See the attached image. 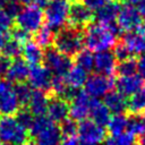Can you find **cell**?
<instances>
[{
    "label": "cell",
    "mask_w": 145,
    "mask_h": 145,
    "mask_svg": "<svg viewBox=\"0 0 145 145\" xmlns=\"http://www.w3.org/2000/svg\"><path fill=\"white\" fill-rule=\"evenodd\" d=\"M2 56L11 59V58H15L17 59L20 54H22V51H23V46L20 43L16 42L15 40H8L7 43L5 44V46L2 48Z\"/></svg>",
    "instance_id": "cell-32"
},
{
    "label": "cell",
    "mask_w": 145,
    "mask_h": 145,
    "mask_svg": "<svg viewBox=\"0 0 145 145\" xmlns=\"http://www.w3.org/2000/svg\"><path fill=\"white\" fill-rule=\"evenodd\" d=\"M6 145H8V144H6Z\"/></svg>",
    "instance_id": "cell-55"
},
{
    "label": "cell",
    "mask_w": 145,
    "mask_h": 145,
    "mask_svg": "<svg viewBox=\"0 0 145 145\" xmlns=\"http://www.w3.org/2000/svg\"><path fill=\"white\" fill-rule=\"evenodd\" d=\"M84 44L91 51H106L116 44V36L102 24H91L84 29Z\"/></svg>",
    "instance_id": "cell-2"
},
{
    "label": "cell",
    "mask_w": 145,
    "mask_h": 145,
    "mask_svg": "<svg viewBox=\"0 0 145 145\" xmlns=\"http://www.w3.org/2000/svg\"><path fill=\"white\" fill-rule=\"evenodd\" d=\"M14 25V19L10 18L5 11L0 10V32H9Z\"/></svg>",
    "instance_id": "cell-40"
},
{
    "label": "cell",
    "mask_w": 145,
    "mask_h": 145,
    "mask_svg": "<svg viewBox=\"0 0 145 145\" xmlns=\"http://www.w3.org/2000/svg\"><path fill=\"white\" fill-rule=\"evenodd\" d=\"M28 82L29 85L36 88V91H48L51 89L52 84V72L42 65H34L29 68L28 72Z\"/></svg>",
    "instance_id": "cell-14"
},
{
    "label": "cell",
    "mask_w": 145,
    "mask_h": 145,
    "mask_svg": "<svg viewBox=\"0 0 145 145\" xmlns=\"http://www.w3.org/2000/svg\"><path fill=\"white\" fill-rule=\"evenodd\" d=\"M11 60L5 56H0V79H2L3 76L7 75L9 66H10Z\"/></svg>",
    "instance_id": "cell-42"
},
{
    "label": "cell",
    "mask_w": 145,
    "mask_h": 145,
    "mask_svg": "<svg viewBox=\"0 0 145 145\" xmlns=\"http://www.w3.org/2000/svg\"><path fill=\"white\" fill-rule=\"evenodd\" d=\"M121 5L122 3L119 0H111L96 11L94 18L102 25H108L110 23H113L116 18H118V15L122 7Z\"/></svg>",
    "instance_id": "cell-19"
},
{
    "label": "cell",
    "mask_w": 145,
    "mask_h": 145,
    "mask_svg": "<svg viewBox=\"0 0 145 145\" xmlns=\"http://www.w3.org/2000/svg\"><path fill=\"white\" fill-rule=\"evenodd\" d=\"M113 85L114 83L111 77L95 74L87 78L84 86H85V93L89 97L97 99V97L104 96L108 92H110Z\"/></svg>",
    "instance_id": "cell-12"
},
{
    "label": "cell",
    "mask_w": 145,
    "mask_h": 145,
    "mask_svg": "<svg viewBox=\"0 0 145 145\" xmlns=\"http://www.w3.org/2000/svg\"><path fill=\"white\" fill-rule=\"evenodd\" d=\"M16 119H17V121H18L24 128L31 129V127H32V125H33V121H34V116L31 113L29 110L22 109V110H18Z\"/></svg>",
    "instance_id": "cell-36"
},
{
    "label": "cell",
    "mask_w": 145,
    "mask_h": 145,
    "mask_svg": "<svg viewBox=\"0 0 145 145\" xmlns=\"http://www.w3.org/2000/svg\"><path fill=\"white\" fill-rule=\"evenodd\" d=\"M9 1H10V0H0V10H1L2 8H5L6 5H7Z\"/></svg>",
    "instance_id": "cell-50"
},
{
    "label": "cell",
    "mask_w": 145,
    "mask_h": 145,
    "mask_svg": "<svg viewBox=\"0 0 145 145\" xmlns=\"http://www.w3.org/2000/svg\"><path fill=\"white\" fill-rule=\"evenodd\" d=\"M87 80V71L79 67H72L69 69V71L65 75V82L68 87L77 91L79 87L85 85Z\"/></svg>",
    "instance_id": "cell-24"
},
{
    "label": "cell",
    "mask_w": 145,
    "mask_h": 145,
    "mask_svg": "<svg viewBox=\"0 0 145 145\" xmlns=\"http://www.w3.org/2000/svg\"><path fill=\"white\" fill-rule=\"evenodd\" d=\"M137 9L138 11L140 12V15H145V0H140L138 3H137Z\"/></svg>",
    "instance_id": "cell-46"
},
{
    "label": "cell",
    "mask_w": 145,
    "mask_h": 145,
    "mask_svg": "<svg viewBox=\"0 0 145 145\" xmlns=\"http://www.w3.org/2000/svg\"><path fill=\"white\" fill-rule=\"evenodd\" d=\"M139 145H145V137H143V138L140 139V142H139Z\"/></svg>",
    "instance_id": "cell-52"
},
{
    "label": "cell",
    "mask_w": 145,
    "mask_h": 145,
    "mask_svg": "<svg viewBox=\"0 0 145 145\" xmlns=\"http://www.w3.org/2000/svg\"><path fill=\"white\" fill-rule=\"evenodd\" d=\"M9 40V33L8 32H0V50L5 46L7 41Z\"/></svg>",
    "instance_id": "cell-45"
},
{
    "label": "cell",
    "mask_w": 145,
    "mask_h": 145,
    "mask_svg": "<svg viewBox=\"0 0 145 145\" xmlns=\"http://www.w3.org/2000/svg\"><path fill=\"white\" fill-rule=\"evenodd\" d=\"M28 72H29V68L26 65L25 60L17 58L10 62L7 77L9 82H15L17 84L24 83V80L28 77Z\"/></svg>",
    "instance_id": "cell-21"
},
{
    "label": "cell",
    "mask_w": 145,
    "mask_h": 145,
    "mask_svg": "<svg viewBox=\"0 0 145 145\" xmlns=\"http://www.w3.org/2000/svg\"><path fill=\"white\" fill-rule=\"evenodd\" d=\"M143 19L138 9L131 5H123L118 15V25L121 31L134 32L140 29Z\"/></svg>",
    "instance_id": "cell-11"
},
{
    "label": "cell",
    "mask_w": 145,
    "mask_h": 145,
    "mask_svg": "<svg viewBox=\"0 0 145 145\" xmlns=\"http://www.w3.org/2000/svg\"><path fill=\"white\" fill-rule=\"evenodd\" d=\"M137 70L140 74L142 78H145V53L142 54L140 59L137 61Z\"/></svg>",
    "instance_id": "cell-43"
},
{
    "label": "cell",
    "mask_w": 145,
    "mask_h": 145,
    "mask_svg": "<svg viewBox=\"0 0 145 145\" xmlns=\"http://www.w3.org/2000/svg\"><path fill=\"white\" fill-rule=\"evenodd\" d=\"M53 31L48 27L46 25L44 26H41L36 32H35V35H34V42L40 46V48H49L52 42H53Z\"/></svg>",
    "instance_id": "cell-28"
},
{
    "label": "cell",
    "mask_w": 145,
    "mask_h": 145,
    "mask_svg": "<svg viewBox=\"0 0 145 145\" xmlns=\"http://www.w3.org/2000/svg\"><path fill=\"white\" fill-rule=\"evenodd\" d=\"M89 117L92 118V121L101 127H104L108 125L110 120V111L104 105L103 102H100L99 100L94 99L92 100L91 110H89Z\"/></svg>",
    "instance_id": "cell-23"
},
{
    "label": "cell",
    "mask_w": 145,
    "mask_h": 145,
    "mask_svg": "<svg viewBox=\"0 0 145 145\" xmlns=\"http://www.w3.org/2000/svg\"><path fill=\"white\" fill-rule=\"evenodd\" d=\"M103 145H137L136 137L130 133H123L118 136H110L104 142Z\"/></svg>",
    "instance_id": "cell-31"
},
{
    "label": "cell",
    "mask_w": 145,
    "mask_h": 145,
    "mask_svg": "<svg viewBox=\"0 0 145 145\" xmlns=\"http://www.w3.org/2000/svg\"><path fill=\"white\" fill-rule=\"evenodd\" d=\"M36 145H61L60 128L49 117H36L31 127Z\"/></svg>",
    "instance_id": "cell-3"
},
{
    "label": "cell",
    "mask_w": 145,
    "mask_h": 145,
    "mask_svg": "<svg viewBox=\"0 0 145 145\" xmlns=\"http://www.w3.org/2000/svg\"><path fill=\"white\" fill-rule=\"evenodd\" d=\"M15 19V25L28 33H35L44 22V12L39 6L29 5L23 8Z\"/></svg>",
    "instance_id": "cell-6"
},
{
    "label": "cell",
    "mask_w": 145,
    "mask_h": 145,
    "mask_svg": "<svg viewBox=\"0 0 145 145\" xmlns=\"http://www.w3.org/2000/svg\"><path fill=\"white\" fill-rule=\"evenodd\" d=\"M103 97V103L110 112H113L114 114H121L127 110V101L119 92L110 91Z\"/></svg>",
    "instance_id": "cell-20"
},
{
    "label": "cell",
    "mask_w": 145,
    "mask_h": 145,
    "mask_svg": "<svg viewBox=\"0 0 145 145\" xmlns=\"http://www.w3.org/2000/svg\"><path fill=\"white\" fill-rule=\"evenodd\" d=\"M127 122H128V118L126 116H123V113L114 114L113 117L110 118V120L108 122L109 131L111 133L112 136L121 135V134H123L125 129L127 128Z\"/></svg>",
    "instance_id": "cell-29"
},
{
    "label": "cell",
    "mask_w": 145,
    "mask_h": 145,
    "mask_svg": "<svg viewBox=\"0 0 145 145\" xmlns=\"http://www.w3.org/2000/svg\"><path fill=\"white\" fill-rule=\"evenodd\" d=\"M22 145H36V144L33 143V142H26V143H24V144H22Z\"/></svg>",
    "instance_id": "cell-51"
},
{
    "label": "cell",
    "mask_w": 145,
    "mask_h": 145,
    "mask_svg": "<svg viewBox=\"0 0 145 145\" xmlns=\"http://www.w3.org/2000/svg\"><path fill=\"white\" fill-rule=\"evenodd\" d=\"M77 128H78V126L76 125V122L72 119H70V120L67 119L62 122V125L60 127V131H61V135L65 136V138H68V137L76 136Z\"/></svg>",
    "instance_id": "cell-37"
},
{
    "label": "cell",
    "mask_w": 145,
    "mask_h": 145,
    "mask_svg": "<svg viewBox=\"0 0 145 145\" xmlns=\"http://www.w3.org/2000/svg\"><path fill=\"white\" fill-rule=\"evenodd\" d=\"M68 2H71V1H75V0H67Z\"/></svg>",
    "instance_id": "cell-54"
},
{
    "label": "cell",
    "mask_w": 145,
    "mask_h": 145,
    "mask_svg": "<svg viewBox=\"0 0 145 145\" xmlns=\"http://www.w3.org/2000/svg\"><path fill=\"white\" fill-rule=\"evenodd\" d=\"M19 105L20 104L15 92V86L9 80L0 79V114H15L18 112Z\"/></svg>",
    "instance_id": "cell-9"
},
{
    "label": "cell",
    "mask_w": 145,
    "mask_h": 145,
    "mask_svg": "<svg viewBox=\"0 0 145 145\" xmlns=\"http://www.w3.org/2000/svg\"><path fill=\"white\" fill-rule=\"evenodd\" d=\"M113 54L116 57V59L120 60V61H123V60H127L131 57V54L129 53L127 46L123 44L122 41H118L116 42V44L113 45Z\"/></svg>",
    "instance_id": "cell-38"
},
{
    "label": "cell",
    "mask_w": 145,
    "mask_h": 145,
    "mask_svg": "<svg viewBox=\"0 0 145 145\" xmlns=\"http://www.w3.org/2000/svg\"><path fill=\"white\" fill-rule=\"evenodd\" d=\"M15 92L19 101V104H27L33 93V91L31 89V86L25 83H18L15 86Z\"/></svg>",
    "instance_id": "cell-34"
},
{
    "label": "cell",
    "mask_w": 145,
    "mask_h": 145,
    "mask_svg": "<svg viewBox=\"0 0 145 145\" xmlns=\"http://www.w3.org/2000/svg\"><path fill=\"white\" fill-rule=\"evenodd\" d=\"M121 3H125V5H137L140 0H119Z\"/></svg>",
    "instance_id": "cell-48"
},
{
    "label": "cell",
    "mask_w": 145,
    "mask_h": 145,
    "mask_svg": "<svg viewBox=\"0 0 145 145\" xmlns=\"http://www.w3.org/2000/svg\"><path fill=\"white\" fill-rule=\"evenodd\" d=\"M128 133L133 134L135 137L138 136L140 138L145 137V116L138 113V114H131L128 118L127 122Z\"/></svg>",
    "instance_id": "cell-26"
},
{
    "label": "cell",
    "mask_w": 145,
    "mask_h": 145,
    "mask_svg": "<svg viewBox=\"0 0 145 145\" xmlns=\"http://www.w3.org/2000/svg\"><path fill=\"white\" fill-rule=\"evenodd\" d=\"M50 1L51 0H36V6H39L41 9H43V8H45L49 3H50Z\"/></svg>",
    "instance_id": "cell-47"
},
{
    "label": "cell",
    "mask_w": 145,
    "mask_h": 145,
    "mask_svg": "<svg viewBox=\"0 0 145 145\" xmlns=\"http://www.w3.org/2000/svg\"><path fill=\"white\" fill-rule=\"evenodd\" d=\"M22 54L25 59V62L34 65H40V62L43 60V51L42 48H40L35 42L28 41L23 45Z\"/></svg>",
    "instance_id": "cell-25"
},
{
    "label": "cell",
    "mask_w": 145,
    "mask_h": 145,
    "mask_svg": "<svg viewBox=\"0 0 145 145\" xmlns=\"http://www.w3.org/2000/svg\"><path fill=\"white\" fill-rule=\"evenodd\" d=\"M69 2L67 0H51L45 7L44 19L51 29H60L67 25Z\"/></svg>",
    "instance_id": "cell-5"
},
{
    "label": "cell",
    "mask_w": 145,
    "mask_h": 145,
    "mask_svg": "<svg viewBox=\"0 0 145 145\" xmlns=\"http://www.w3.org/2000/svg\"><path fill=\"white\" fill-rule=\"evenodd\" d=\"M5 10V12L10 17V18H16L17 16H18V14L22 11V9H23V7H22V5L17 1V0H10L7 5H6V7L3 8Z\"/></svg>",
    "instance_id": "cell-39"
},
{
    "label": "cell",
    "mask_w": 145,
    "mask_h": 145,
    "mask_svg": "<svg viewBox=\"0 0 145 145\" xmlns=\"http://www.w3.org/2000/svg\"><path fill=\"white\" fill-rule=\"evenodd\" d=\"M94 20V14L91 9H88L82 0H75L69 3L68 10V19L67 25L85 29L88 25L92 24Z\"/></svg>",
    "instance_id": "cell-8"
},
{
    "label": "cell",
    "mask_w": 145,
    "mask_h": 145,
    "mask_svg": "<svg viewBox=\"0 0 145 145\" xmlns=\"http://www.w3.org/2000/svg\"><path fill=\"white\" fill-rule=\"evenodd\" d=\"M9 36L12 40H15L16 42H18V43H20L23 45L31 40V33H28L27 31L20 28L19 26H17L15 24L12 25V27L9 31Z\"/></svg>",
    "instance_id": "cell-35"
},
{
    "label": "cell",
    "mask_w": 145,
    "mask_h": 145,
    "mask_svg": "<svg viewBox=\"0 0 145 145\" xmlns=\"http://www.w3.org/2000/svg\"><path fill=\"white\" fill-rule=\"evenodd\" d=\"M117 92L123 96H131L143 88V78L135 74L131 76H120L117 82Z\"/></svg>",
    "instance_id": "cell-18"
},
{
    "label": "cell",
    "mask_w": 145,
    "mask_h": 145,
    "mask_svg": "<svg viewBox=\"0 0 145 145\" xmlns=\"http://www.w3.org/2000/svg\"><path fill=\"white\" fill-rule=\"evenodd\" d=\"M48 117L53 122H63L69 116V103L67 100L58 96H52L48 101Z\"/></svg>",
    "instance_id": "cell-15"
},
{
    "label": "cell",
    "mask_w": 145,
    "mask_h": 145,
    "mask_svg": "<svg viewBox=\"0 0 145 145\" xmlns=\"http://www.w3.org/2000/svg\"><path fill=\"white\" fill-rule=\"evenodd\" d=\"M22 6L23 5H26V6H29V5H33L34 2H36V0H17Z\"/></svg>",
    "instance_id": "cell-49"
},
{
    "label": "cell",
    "mask_w": 145,
    "mask_h": 145,
    "mask_svg": "<svg viewBox=\"0 0 145 145\" xmlns=\"http://www.w3.org/2000/svg\"><path fill=\"white\" fill-rule=\"evenodd\" d=\"M142 25H143V31H144V33H145V19L143 20V23H142Z\"/></svg>",
    "instance_id": "cell-53"
},
{
    "label": "cell",
    "mask_w": 145,
    "mask_h": 145,
    "mask_svg": "<svg viewBox=\"0 0 145 145\" xmlns=\"http://www.w3.org/2000/svg\"><path fill=\"white\" fill-rule=\"evenodd\" d=\"M43 60L45 67L56 76H65L69 69L71 68V59L70 57L59 52L53 46H49L43 52Z\"/></svg>",
    "instance_id": "cell-7"
},
{
    "label": "cell",
    "mask_w": 145,
    "mask_h": 145,
    "mask_svg": "<svg viewBox=\"0 0 145 145\" xmlns=\"http://www.w3.org/2000/svg\"><path fill=\"white\" fill-rule=\"evenodd\" d=\"M111 0H82V2L91 10H99Z\"/></svg>",
    "instance_id": "cell-41"
},
{
    "label": "cell",
    "mask_w": 145,
    "mask_h": 145,
    "mask_svg": "<svg viewBox=\"0 0 145 145\" xmlns=\"http://www.w3.org/2000/svg\"><path fill=\"white\" fill-rule=\"evenodd\" d=\"M78 139L84 145H100L104 142L105 130L103 127L94 123L92 120H83L77 128Z\"/></svg>",
    "instance_id": "cell-10"
},
{
    "label": "cell",
    "mask_w": 145,
    "mask_h": 145,
    "mask_svg": "<svg viewBox=\"0 0 145 145\" xmlns=\"http://www.w3.org/2000/svg\"><path fill=\"white\" fill-rule=\"evenodd\" d=\"M75 61L77 67L84 69L85 71H89L94 68V57L89 50H82L78 52L75 56Z\"/></svg>",
    "instance_id": "cell-30"
},
{
    "label": "cell",
    "mask_w": 145,
    "mask_h": 145,
    "mask_svg": "<svg viewBox=\"0 0 145 145\" xmlns=\"http://www.w3.org/2000/svg\"><path fill=\"white\" fill-rule=\"evenodd\" d=\"M61 145H84V144L76 136H74V137L65 138V140L61 143Z\"/></svg>",
    "instance_id": "cell-44"
},
{
    "label": "cell",
    "mask_w": 145,
    "mask_h": 145,
    "mask_svg": "<svg viewBox=\"0 0 145 145\" xmlns=\"http://www.w3.org/2000/svg\"><path fill=\"white\" fill-rule=\"evenodd\" d=\"M52 44L56 50L68 57L76 56L84 45V29L65 25L54 34Z\"/></svg>",
    "instance_id": "cell-1"
},
{
    "label": "cell",
    "mask_w": 145,
    "mask_h": 145,
    "mask_svg": "<svg viewBox=\"0 0 145 145\" xmlns=\"http://www.w3.org/2000/svg\"><path fill=\"white\" fill-rule=\"evenodd\" d=\"M117 72L120 76H131L135 75L137 71V61L133 58H129L127 60L120 61V63L116 68Z\"/></svg>",
    "instance_id": "cell-33"
},
{
    "label": "cell",
    "mask_w": 145,
    "mask_h": 145,
    "mask_svg": "<svg viewBox=\"0 0 145 145\" xmlns=\"http://www.w3.org/2000/svg\"><path fill=\"white\" fill-rule=\"evenodd\" d=\"M48 101H49V97L46 95V92L34 91L27 103L31 113L36 117L44 116V113L46 112V108H48Z\"/></svg>",
    "instance_id": "cell-22"
},
{
    "label": "cell",
    "mask_w": 145,
    "mask_h": 145,
    "mask_svg": "<svg viewBox=\"0 0 145 145\" xmlns=\"http://www.w3.org/2000/svg\"><path fill=\"white\" fill-rule=\"evenodd\" d=\"M0 139L8 145H22L27 142L28 133L16 118L3 116L0 118Z\"/></svg>",
    "instance_id": "cell-4"
},
{
    "label": "cell",
    "mask_w": 145,
    "mask_h": 145,
    "mask_svg": "<svg viewBox=\"0 0 145 145\" xmlns=\"http://www.w3.org/2000/svg\"><path fill=\"white\" fill-rule=\"evenodd\" d=\"M127 109L133 114H138L145 110V88L139 89L137 93L130 96L127 102Z\"/></svg>",
    "instance_id": "cell-27"
},
{
    "label": "cell",
    "mask_w": 145,
    "mask_h": 145,
    "mask_svg": "<svg viewBox=\"0 0 145 145\" xmlns=\"http://www.w3.org/2000/svg\"><path fill=\"white\" fill-rule=\"evenodd\" d=\"M92 99L85 92H77L69 104V116L71 119L83 121L89 116Z\"/></svg>",
    "instance_id": "cell-13"
},
{
    "label": "cell",
    "mask_w": 145,
    "mask_h": 145,
    "mask_svg": "<svg viewBox=\"0 0 145 145\" xmlns=\"http://www.w3.org/2000/svg\"><path fill=\"white\" fill-rule=\"evenodd\" d=\"M116 57L112 51H101L97 52L94 57V68L100 75L110 76L116 71L117 63Z\"/></svg>",
    "instance_id": "cell-17"
},
{
    "label": "cell",
    "mask_w": 145,
    "mask_h": 145,
    "mask_svg": "<svg viewBox=\"0 0 145 145\" xmlns=\"http://www.w3.org/2000/svg\"><path fill=\"white\" fill-rule=\"evenodd\" d=\"M121 41L131 56H142L145 53V33L142 28L134 32H127Z\"/></svg>",
    "instance_id": "cell-16"
}]
</instances>
